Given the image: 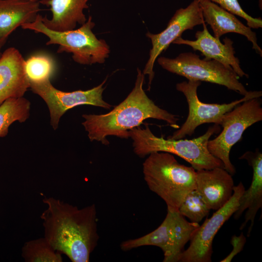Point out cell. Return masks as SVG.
I'll list each match as a JSON object with an SVG mask.
<instances>
[{
  "label": "cell",
  "mask_w": 262,
  "mask_h": 262,
  "mask_svg": "<svg viewBox=\"0 0 262 262\" xmlns=\"http://www.w3.org/2000/svg\"><path fill=\"white\" fill-rule=\"evenodd\" d=\"M40 216L44 237L72 262H88L99 239L95 204L79 209L59 199L44 197Z\"/></svg>",
  "instance_id": "6da1fadb"
},
{
  "label": "cell",
  "mask_w": 262,
  "mask_h": 262,
  "mask_svg": "<svg viewBox=\"0 0 262 262\" xmlns=\"http://www.w3.org/2000/svg\"><path fill=\"white\" fill-rule=\"evenodd\" d=\"M134 86L127 97L111 112L103 115H83L82 123L90 141H100L108 145L106 137L110 135L128 138V131L139 127L147 118L166 122L178 129L179 118L160 108L150 99L143 89L145 75L137 68Z\"/></svg>",
  "instance_id": "7a4b0ae2"
},
{
  "label": "cell",
  "mask_w": 262,
  "mask_h": 262,
  "mask_svg": "<svg viewBox=\"0 0 262 262\" xmlns=\"http://www.w3.org/2000/svg\"><path fill=\"white\" fill-rule=\"evenodd\" d=\"M220 125L210 127L202 135L191 140L165 139L155 136L147 125L145 128L139 127L128 131V137L133 140V150L140 157L154 152H165L176 155L189 163L196 170L211 169L220 167L224 168L221 161L212 155L207 145L211 137L220 131Z\"/></svg>",
  "instance_id": "3957f363"
},
{
  "label": "cell",
  "mask_w": 262,
  "mask_h": 262,
  "mask_svg": "<svg viewBox=\"0 0 262 262\" xmlns=\"http://www.w3.org/2000/svg\"><path fill=\"white\" fill-rule=\"evenodd\" d=\"M143 172L149 189L164 200L167 208L178 210L187 194L196 189V170L180 164L168 152L150 153Z\"/></svg>",
  "instance_id": "277c9868"
},
{
  "label": "cell",
  "mask_w": 262,
  "mask_h": 262,
  "mask_svg": "<svg viewBox=\"0 0 262 262\" xmlns=\"http://www.w3.org/2000/svg\"><path fill=\"white\" fill-rule=\"evenodd\" d=\"M42 17L39 14L34 21L21 27L46 35L48 38L47 45H58V53H71L73 60L79 64H103L109 57L108 45L104 40L98 39L93 32L95 24L91 16L79 28L62 32L47 27Z\"/></svg>",
  "instance_id": "5b68a950"
},
{
  "label": "cell",
  "mask_w": 262,
  "mask_h": 262,
  "mask_svg": "<svg viewBox=\"0 0 262 262\" xmlns=\"http://www.w3.org/2000/svg\"><path fill=\"white\" fill-rule=\"evenodd\" d=\"M199 226V223L187 221L178 210L167 208L164 220L156 229L140 237L123 241L120 248L129 251L143 246H156L164 253V262H178L185 245Z\"/></svg>",
  "instance_id": "8992f818"
},
{
  "label": "cell",
  "mask_w": 262,
  "mask_h": 262,
  "mask_svg": "<svg viewBox=\"0 0 262 262\" xmlns=\"http://www.w3.org/2000/svg\"><path fill=\"white\" fill-rule=\"evenodd\" d=\"M157 62L164 69L188 80L223 85L244 96L248 93L232 69L214 60L201 59L196 53L188 52L181 53L174 59L160 57Z\"/></svg>",
  "instance_id": "52a82bcc"
},
{
  "label": "cell",
  "mask_w": 262,
  "mask_h": 262,
  "mask_svg": "<svg viewBox=\"0 0 262 262\" xmlns=\"http://www.w3.org/2000/svg\"><path fill=\"white\" fill-rule=\"evenodd\" d=\"M240 104L225 114L220 125L222 131L214 139L209 140L207 145L210 153L222 161L224 169L231 175L236 172L229 158L231 147L241 139L246 129L262 120V100L260 98H253Z\"/></svg>",
  "instance_id": "ba28073f"
},
{
  "label": "cell",
  "mask_w": 262,
  "mask_h": 262,
  "mask_svg": "<svg viewBox=\"0 0 262 262\" xmlns=\"http://www.w3.org/2000/svg\"><path fill=\"white\" fill-rule=\"evenodd\" d=\"M201 82L193 80L176 84L177 90L182 93L186 98L189 113L181 127L169 137V138L180 139L186 135L191 136L198 126L205 123H213L220 125L225 114L236 106L246 100L260 98L262 95L261 91H250L240 99L229 103H205L200 101L197 96V90Z\"/></svg>",
  "instance_id": "9c48e42d"
},
{
  "label": "cell",
  "mask_w": 262,
  "mask_h": 262,
  "mask_svg": "<svg viewBox=\"0 0 262 262\" xmlns=\"http://www.w3.org/2000/svg\"><path fill=\"white\" fill-rule=\"evenodd\" d=\"M106 78L101 83L88 90L67 92L59 90L51 83L50 79L30 82V88L41 97L47 104L50 116V124L56 130L60 118L69 109L81 105H91L109 109L112 106L102 98Z\"/></svg>",
  "instance_id": "30bf717a"
},
{
  "label": "cell",
  "mask_w": 262,
  "mask_h": 262,
  "mask_svg": "<svg viewBox=\"0 0 262 262\" xmlns=\"http://www.w3.org/2000/svg\"><path fill=\"white\" fill-rule=\"evenodd\" d=\"M245 190L242 182L234 186L229 200L199 225L190 240L188 247L180 256L179 262H211L213 242L220 228L238 208L240 197Z\"/></svg>",
  "instance_id": "8fae6325"
},
{
  "label": "cell",
  "mask_w": 262,
  "mask_h": 262,
  "mask_svg": "<svg viewBox=\"0 0 262 262\" xmlns=\"http://www.w3.org/2000/svg\"><path fill=\"white\" fill-rule=\"evenodd\" d=\"M204 23L199 1L194 0L186 7L178 9L162 32L155 34L148 32L146 33L151 40L152 48L143 73L148 75L149 89L154 76V63L159 55L184 31L193 30L195 26Z\"/></svg>",
  "instance_id": "7c38bea8"
},
{
  "label": "cell",
  "mask_w": 262,
  "mask_h": 262,
  "mask_svg": "<svg viewBox=\"0 0 262 262\" xmlns=\"http://www.w3.org/2000/svg\"><path fill=\"white\" fill-rule=\"evenodd\" d=\"M202 25L203 30L197 31L195 34L196 40L184 39L180 36L173 43L190 46L194 50L201 52L205 59L219 62L227 68L232 69L239 77L248 78V75L240 66L239 60L235 56L233 42L226 37L223 39L224 43H222L220 39L209 33L205 23Z\"/></svg>",
  "instance_id": "4fadbf2b"
},
{
  "label": "cell",
  "mask_w": 262,
  "mask_h": 262,
  "mask_svg": "<svg viewBox=\"0 0 262 262\" xmlns=\"http://www.w3.org/2000/svg\"><path fill=\"white\" fill-rule=\"evenodd\" d=\"M25 59L15 48L5 49L0 58V105L9 98L23 97L30 88Z\"/></svg>",
  "instance_id": "5bb4252c"
},
{
  "label": "cell",
  "mask_w": 262,
  "mask_h": 262,
  "mask_svg": "<svg viewBox=\"0 0 262 262\" xmlns=\"http://www.w3.org/2000/svg\"><path fill=\"white\" fill-rule=\"evenodd\" d=\"M232 176L223 167L196 170V189L211 210L223 207L233 194Z\"/></svg>",
  "instance_id": "9a60e30c"
},
{
  "label": "cell",
  "mask_w": 262,
  "mask_h": 262,
  "mask_svg": "<svg viewBox=\"0 0 262 262\" xmlns=\"http://www.w3.org/2000/svg\"><path fill=\"white\" fill-rule=\"evenodd\" d=\"M239 159L247 161L252 168L253 177L249 188L245 190L240 197L238 208L233 214L234 219H238L247 210L245 220L239 229L242 230L250 221L247 232V236L249 237L252 230L257 213L262 207V154L258 150L247 151Z\"/></svg>",
  "instance_id": "2e32d148"
},
{
  "label": "cell",
  "mask_w": 262,
  "mask_h": 262,
  "mask_svg": "<svg viewBox=\"0 0 262 262\" xmlns=\"http://www.w3.org/2000/svg\"><path fill=\"white\" fill-rule=\"evenodd\" d=\"M199 3L205 23L210 25L214 37L220 39L222 35L230 33L243 35L252 43L256 53L262 56L256 34L250 27L243 24L234 14L213 2L204 0Z\"/></svg>",
  "instance_id": "e0dca14e"
},
{
  "label": "cell",
  "mask_w": 262,
  "mask_h": 262,
  "mask_svg": "<svg viewBox=\"0 0 262 262\" xmlns=\"http://www.w3.org/2000/svg\"><path fill=\"white\" fill-rule=\"evenodd\" d=\"M90 0H41L40 4L49 7L51 17H42L45 25L56 31L75 29L78 24L87 20L84 11L88 8Z\"/></svg>",
  "instance_id": "ac0fdd59"
},
{
  "label": "cell",
  "mask_w": 262,
  "mask_h": 262,
  "mask_svg": "<svg viewBox=\"0 0 262 262\" xmlns=\"http://www.w3.org/2000/svg\"><path fill=\"white\" fill-rule=\"evenodd\" d=\"M39 1L0 0V47L18 27L34 20L41 10Z\"/></svg>",
  "instance_id": "d6986e66"
},
{
  "label": "cell",
  "mask_w": 262,
  "mask_h": 262,
  "mask_svg": "<svg viewBox=\"0 0 262 262\" xmlns=\"http://www.w3.org/2000/svg\"><path fill=\"white\" fill-rule=\"evenodd\" d=\"M30 101L23 97L9 98L0 105V137L6 136L10 126L18 121L22 123L29 117Z\"/></svg>",
  "instance_id": "ffe728a7"
},
{
  "label": "cell",
  "mask_w": 262,
  "mask_h": 262,
  "mask_svg": "<svg viewBox=\"0 0 262 262\" xmlns=\"http://www.w3.org/2000/svg\"><path fill=\"white\" fill-rule=\"evenodd\" d=\"M25 262H62V254L55 250L44 237L28 241L21 249Z\"/></svg>",
  "instance_id": "44dd1931"
},
{
  "label": "cell",
  "mask_w": 262,
  "mask_h": 262,
  "mask_svg": "<svg viewBox=\"0 0 262 262\" xmlns=\"http://www.w3.org/2000/svg\"><path fill=\"white\" fill-rule=\"evenodd\" d=\"M55 67L53 59L46 54L33 55L25 60V71L30 82H38L50 79Z\"/></svg>",
  "instance_id": "7402d4cb"
},
{
  "label": "cell",
  "mask_w": 262,
  "mask_h": 262,
  "mask_svg": "<svg viewBox=\"0 0 262 262\" xmlns=\"http://www.w3.org/2000/svg\"><path fill=\"white\" fill-rule=\"evenodd\" d=\"M179 212L190 222L199 223L206 216L211 209L196 190L190 192L180 204Z\"/></svg>",
  "instance_id": "603a6c76"
},
{
  "label": "cell",
  "mask_w": 262,
  "mask_h": 262,
  "mask_svg": "<svg viewBox=\"0 0 262 262\" xmlns=\"http://www.w3.org/2000/svg\"><path fill=\"white\" fill-rule=\"evenodd\" d=\"M199 1L204 0H198ZM213 2L230 13L238 16L246 21L247 25L250 28L262 27V19L259 17L254 18L245 12L238 0H207Z\"/></svg>",
  "instance_id": "cb8c5ba5"
},
{
  "label": "cell",
  "mask_w": 262,
  "mask_h": 262,
  "mask_svg": "<svg viewBox=\"0 0 262 262\" xmlns=\"http://www.w3.org/2000/svg\"><path fill=\"white\" fill-rule=\"evenodd\" d=\"M230 243L233 246L232 249L226 258L220 261L221 262H230L236 255L241 252L246 243V238L242 232L239 236H232Z\"/></svg>",
  "instance_id": "d4e9b609"
},
{
  "label": "cell",
  "mask_w": 262,
  "mask_h": 262,
  "mask_svg": "<svg viewBox=\"0 0 262 262\" xmlns=\"http://www.w3.org/2000/svg\"><path fill=\"white\" fill-rule=\"evenodd\" d=\"M259 0V6L260 7V9L261 10L262 9V0Z\"/></svg>",
  "instance_id": "484cf974"
},
{
  "label": "cell",
  "mask_w": 262,
  "mask_h": 262,
  "mask_svg": "<svg viewBox=\"0 0 262 262\" xmlns=\"http://www.w3.org/2000/svg\"><path fill=\"white\" fill-rule=\"evenodd\" d=\"M29 1H40L41 0H26Z\"/></svg>",
  "instance_id": "4316f807"
},
{
  "label": "cell",
  "mask_w": 262,
  "mask_h": 262,
  "mask_svg": "<svg viewBox=\"0 0 262 262\" xmlns=\"http://www.w3.org/2000/svg\"><path fill=\"white\" fill-rule=\"evenodd\" d=\"M1 49H2V48H1L0 47V57L1 56V55H2V52L1 51Z\"/></svg>",
  "instance_id": "83f0119b"
}]
</instances>
